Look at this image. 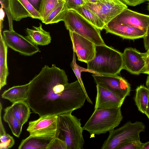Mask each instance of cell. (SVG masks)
<instances>
[{
  "label": "cell",
  "mask_w": 149,
  "mask_h": 149,
  "mask_svg": "<svg viewBox=\"0 0 149 149\" xmlns=\"http://www.w3.org/2000/svg\"><path fill=\"white\" fill-rule=\"evenodd\" d=\"M29 83L26 102L40 117L72 112L87 99L79 81L69 83L65 71L55 64L45 65Z\"/></svg>",
  "instance_id": "1"
},
{
  "label": "cell",
  "mask_w": 149,
  "mask_h": 149,
  "mask_svg": "<svg viewBox=\"0 0 149 149\" xmlns=\"http://www.w3.org/2000/svg\"><path fill=\"white\" fill-rule=\"evenodd\" d=\"M87 63V69L102 75H116L123 69V53L106 45H96L94 58Z\"/></svg>",
  "instance_id": "2"
},
{
  "label": "cell",
  "mask_w": 149,
  "mask_h": 149,
  "mask_svg": "<svg viewBox=\"0 0 149 149\" xmlns=\"http://www.w3.org/2000/svg\"><path fill=\"white\" fill-rule=\"evenodd\" d=\"M121 107L100 109L94 111L83 127L91 137L95 135L110 132L119 125L122 120Z\"/></svg>",
  "instance_id": "3"
},
{
  "label": "cell",
  "mask_w": 149,
  "mask_h": 149,
  "mask_svg": "<svg viewBox=\"0 0 149 149\" xmlns=\"http://www.w3.org/2000/svg\"><path fill=\"white\" fill-rule=\"evenodd\" d=\"M72 112L58 115V127L56 138L64 141L67 149H80L84 141L83 130L80 120L71 114Z\"/></svg>",
  "instance_id": "4"
},
{
  "label": "cell",
  "mask_w": 149,
  "mask_h": 149,
  "mask_svg": "<svg viewBox=\"0 0 149 149\" xmlns=\"http://www.w3.org/2000/svg\"><path fill=\"white\" fill-rule=\"evenodd\" d=\"M63 21L69 31L74 32L92 42L96 45H105L96 27L75 10L67 11Z\"/></svg>",
  "instance_id": "5"
},
{
  "label": "cell",
  "mask_w": 149,
  "mask_h": 149,
  "mask_svg": "<svg viewBox=\"0 0 149 149\" xmlns=\"http://www.w3.org/2000/svg\"><path fill=\"white\" fill-rule=\"evenodd\" d=\"M146 127L141 122H126L121 127L109 132L101 149H117L122 144L127 141L140 139V134L144 132Z\"/></svg>",
  "instance_id": "6"
},
{
  "label": "cell",
  "mask_w": 149,
  "mask_h": 149,
  "mask_svg": "<svg viewBox=\"0 0 149 149\" xmlns=\"http://www.w3.org/2000/svg\"><path fill=\"white\" fill-rule=\"evenodd\" d=\"M85 4L105 25L127 8V5L120 0H104L98 3H88Z\"/></svg>",
  "instance_id": "7"
},
{
  "label": "cell",
  "mask_w": 149,
  "mask_h": 149,
  "mask_svg": "<svg viewBox=\"0 0 149 149\" xmlns=\"http://www.w3.org/2000/svg\"><path fill=\"white\" fill-rule=\"evenodd\" d=\"M96 85L113 93L125 100L130 95V85L124 78L116 75H97L93 74Z\"/></svg>",
  "instance_id": "8"
},
{
  "label": "cell",
  "mask_w": 149,
  "mask_h": 149,
  "mask_svg": "<svg viewBox=\"0 0 149 149\" xmlns=\"http://www.w3.org/2000/svg\"><path fill=\"white\" fill-rule=\"evenodd\" d=\"M57 115L40 116L37 120L29 123L27 131L30 136L55 138L58 127Z\"/></svg>",
  "instance_id": "9"
},
{
  "label": "cell",
  "mask_w": 149,
  "mask_h": 149,
  "mask_svg": "<svg viewBox=\"0 0 149 149\" xmlns=\"http://www.w3.org/2000/svg\"><path fill=\"white\" fill-rule=\"evenodd\" d=\"M3 36L7 46L23 55L31 56L39 51L37 45L14 30L3 31Z\"/></svg>",
  "instance_id": "10"
},
{
  "label": "cell",
  "mask_w": 149,
  "mask_h": 149,
  "mask_svg": "<svg viewBox=\"0 0 149 149\" xmlns=\"http://www.w3.org/2000/svg\"><path fill=\"white\" fill-rule=\"evenodd\" d=\"M73 51L79 61L87 63L93 59L95 53L96 45L78 34L69 31Z\"/></svg>",
  "instance_id": "11"
},
{
  "label": "cell",
  "mask_w": 149,
  "mask_h": 149,
  "mask_svg": "<svg viewBox=\"0 0 149 149\" xmlns=\"http://www.w3.org/2000/svg\"><path fill=\"white\" fill-rule=\"evenodd\" d=\"M123 68L132 74L139 75L145 65L144 53H142L135 48H125L123 53Z\"/></svg>",
  "instance_id": "12"
},
{
  "label": "cell",
  "mask_w": 149,
  "mask_h": 149,
  "mask_svg": "<svg viewBox=\"0 0 149 149\" xmlns=\"http://www.w3.org/2000/svg\"><path fill=\"white\" fill-rule=\"evenodd\" d=\"M112 20L139 29L146 32L149 24V15L139 13L127 8Z\"/></svg>",
  "instance_id": "13"
},
{
  "label": "cell",
  "mask_w": 149,
  "mask_h": 149,
  "mask_svg": "<svg viewBox=\"0 0 149 149\" xmlns=\"http://www.w3.org/2000/svg\"><path fill=\"white\" fill-rule=\"evenodd\" d=\"M106 33H110L123 38L135 40L144 37L146 32L139 29L112 20L104 27Z\"/></svg>",
  "instance_id": "14"
},
{
  "label": "cell",
  "mask_w": 149,
  "mask_h": 149,
  "mask_svg": "<svg viewBox=\"0 0 149 149\" xmlns=\"http://www.w3.org/2000/svg\"><path fill=\"white\" fill-rule=\"evenodd\" d=\"M94 109L121 107L124 100L109 90L97 85Z\"/></svg>",
  "instance_id": "15"
},
{
  "label": "cell",
  "mask_w": 149,
  "mask_h": 149,
  "mask_svg": "<svg viewBox=\"0 0 149 149\" xmlns=\"http://www.w3.org/2000/svg\"><path fill=\"white\" fill-rule=\"evenodd\" d=\"M33 29L27 28L26 29L25 37L34 45L40 46L48 45L51 42V37L49 32L44 30L40 23L38 27L33 26Z\"/></svg>",
  "instance_id": "16"
},
{
  "label": "cell",
  "mask_w": 149,
  "mask_h": 149,
  "mask_svg": "<svg viewBox=\"0 0 149 149\" xmlns=\"http://www.w3.org/2000/svg\"><path fill=\"white\" fill-rule=\"evenodd\" d=\"M29 83L14 86L5 90L1 95L2 98L13 103L19 101L26 102L28 97Z\"/></svg>",
  "instance_id": "17"
},
{
  "label": "cell",
  "mask_w": 149,
  "mask_h": 149,
  "mask_svg": "<svg viewBox=\"0 0 149 149\" xmlns=\"http://www.w3.org/2000/svg\"><path fill=\"white\" fill-rule=\"evenodd\" d=\"M54 138L29 136L22 140L18 149H47Z\"/></svg>",
  "instance_id": "18"
},
{
  "label": "cell",
  "mask_w": 149,
  "mask_h": 149,
  "mask_svg": "<svg viewBox=\"0 0 149 149\" xmlns=\"http://www.w3.org/2000/svg\"><path fill=\"white\" fill-rule=\"evenodd\" d=\"M1 31L0 37V90L7 84L9 74L7 63V46Z\"/></svg>",
  "instance_id": "19"
},
{
  "label": "cell",
  "mask_w": 149,
  "mask_h": 149,
  "mask_svg": "<svg viewBox=\"0 0 149 149\" xmlns=\"http://www.w3.org/2000/svg\"><path fill=\"white\" fill-rule=\"evenodd\" d=\"M6 108L12 113L23 126L28 121L31 113L30 108L25 101L13 103L11 105Z\"/></svg>",
  "instance_id": "20"
},
{
  "label": "cell",
  "mask_w": 149,
  "mask_h": 149,
  "mask_svg": "<svg viewBox=\"0 0 149 149\" xmlns=\"http://www.w3.org/2000/svg\"><path fill=\"white\" fill-rule=\"evenodd\" d=\"M68 10L64 0L60 1L56 6L42 22L46 24L63 21Z\"/></svg>",
  "instance_id": "21"
},
{
  "label": "cell",
  "mask_w": 149,
  "mask_h": 149,
  "mask_svg": "<svg viewBox=\"0 0 149 149\" xmlns=\"http://www.w3.org/2000/svg\"><path fill=\"white\" fill-rule=\"evenodd\" d=\"M149 98V89L147 87L141 85L136 90L134 100L139 111L145 114Z\"/></svg>",
  "instance_id": "22"
},
{
  "label": "cell",
  "mask_w": 149,
  "mask_h": 149,
  "mask_svg": "<svg viewBox=\"0 0 149 149\" xmlns=\"http://www.w3.org/2000/svg\"><path fill=\"white\" fill-rule=\"evenodd\" d=\"M87 20L101 30L104 29L105 25L98 16L85 4L80 6L76 10Z\"/></svg>",
  "instance_id": "23"
},
{
  "label": "cell",
  "mask_w": 149,
  "mask_h": 149,
  "mask_svg": "<svg viewBox=\"0 0 149 149\" xmlns=\"http://www.w3.org/2000/svg\"><path fill=\"white\" fill-rule=\"evenodd\" d=\"M3 111L4 113L3 119L4 121L8 123L13 134L19 138L23 125L10 111L6 108Z\"/></svg>",
  "instance_id": "24"
},
{
  "label": "cell",
  "mask_w": 149,
  "mask_h": 149,
  "mask_svg": "<svg viewBox=\"0 0 149 149\" xmlns=\"http://www.w3.org/2000/svg\"><path fill=\"white\" fill-rule=\"evenodd\" d=\"M70 66L85 93L87 101L90 103L92 104L93 102L88 96L83 83L81 77V73L82 72H87L91 73L95 75H102L92 70L81 67L78 65L76 62L75 53L74 52L73 53V60L71 63Z\"/></svg>",
  "instance_id": "25"
},
{
  "label": "cell",
  "mask_w": 149,
  "mask_h": 149,
  "mask_svg": "<svg viewBox=\"0 0 149 149\" xmlns=\"http://www.w3.org/2000/svg\"><path fill=\"white\" fill-rule=\"evenodd\" d=\"M58 0H41L38 12L43 21L56 6Z\"/></svg>",
  "instance_id": "26"
},
{
  "label": "cell",
  "mask_w": 149,
  "mask_h": 149,
  "mask_svg": "<svg viewBox=\"0 0 149 149\" xmlns=\"http://www.w3.org/2000/svg\"><path fill=\"white\" fill-rule=\"evenodd\" d=\"M0 148L1 149H8L15 144L13 137L8 134L6 133L0 136Z\"/></svg>",
  "instance_id": "27"
},
{
  "label": "cell",
  "mask_w": 149,
  "mask_h": 149,
  "mask_svg": "<svg viewBox=\"0 0 149 149\" xmlns=\"http://www.w3.org/2000/svg\"><path fill=\"white\" fill-rule=\"evenodd\" d=\"M143 144L139 139L125 142L120 145L117 149H142Z\"/></svg>",
  "instance_id": "28"
},
{
  "label": "cell",
  "mask_w": 149,
  "mask_h": 149,
  "mask_svg": "<svg viewBox=\"0 0 149 149\" xmlns=\"http://www.w3.org/2000/svg\"><path fill=\"white\" fill-rule=\"evenodd\" d=\"M18 0L24 5L26 9L32 16V18L41 20L40 16L38 11L34 8L28 0Z\"/></svg>",
  "instance_id": "29"
},
{
  "label": "cell",
  "mask_w": 149,
  "mask_h": 149,
  "mask_svg": "<svg viewBox=\"0 0 149 149\" xmlns=\"http://www.w3.org/2000/svg\"><path fill=\"white\" fill-rule=\"evenodd\" d=\"M68 10H76L81 6L86 4L85 0H64Z\"/></svg>",
  "instance_id": "30"
},
{
  "label": "cell",
  "mask_w": 149,
  "mask_h": 149,
  "mask_svg": "<svg viewBox=\"0 0 149 149\" xmlns=\"http://www.w3.org/2000/svg\"><path fill=\"white\" fill-rule=\"evenodd\" d=\"M47 149H67V147L66 144L64 141L55 137Z\"/></svg>",
  "instance_id": "31"
},
{
  "label": "cell",
  "mask_w": 149,
  "mask_h": 149,
  "mask_svg": "<svg viewBox=\"0 0 149 149\" xmlns=\"http://www.w3.org/2000/svg\"><path fill=\"white\" fill-rule=\"evenodd\" d=\"M126 5L135 6L141 4L148 0H120Z\"/></svg>",
  "instance_id": "32"
},
{
  "label": "cell",
  "mask_w": 149,
  "mask_h": 149,
  "mask_svg": "<svg viewBox=\"0 0 149 149\" xmlns=\"http://www.w3.org/2000/svg\"><path fill=\"white\" fill-rule=\"evenodd\" d=\"M144 58L145 61V65L141 72V73L149 74V55L144 53Z\"/></svg>",
  "instance_id": "33"
},
{
  "label": "cell",
  "mask_w": 149,
  "mask_h": 149,
  "mask_svg": "<svg viewBox=\"0 0 149 149\" xmlns=\"http://www.w3.org/2000/svg\"><path fill=\"white\" fill-rule=\"evenodd\" d=\"M143 38V42L145 48L146 50L149 49V24L148 27L146 34Z\"/></svg>",
  "instance_id": "34"
},
{
  "label": "cell",
  "mask_w": 149,
  "mask_h": 149,
  "mask_svg": "<svg viewBox=\"0 0 149 149\" xmlns=\"http://www.w3.org/2000/svg\"><path fill=\"white\" fill-rule=\"evenodd\" d=\"M32 5L37 10H38L41 0H28Z\"/></svg>",
  "instance_id": "35"
},
{
  "label": "cell",
  "mask_w": 149,
  "mask_h": 149,
  "mask_svg": "<svg viewBox=\"0 0 149 149\" xmlns=\"http://www.w3.org/2000/svg\"><path fill=\"white\" fill-rule=\"evenodd\" d=\"M1 121H0V136L2 135L6 134L4 128L2 123L1 120Z\"/></svg>",
  "instance_id": "36"
},
{
  "label": "cell",
  "mask_w": 149,
  "mask_h": 149,
  "mask_svg": "<svg viewBox=\"0 0 149 149\" xmlns=\"http://www.w3.org/2000/svg\"><path fill=\"white\" fill-rule=\"evenodd\" d=\"M104 0H85L86 3H96L102 1Z\"/></svg>",
  "instance_id": "37"
},
{
  "label": "cell",
  "mask_w": 149,
  "mask_h": 149,
  "mask_svg": "<svg viewBox=\"0 0 149 149\" xmlns=\"http://www.w3.org/2000/svg\"><path fill=\"white\" fill-rule=\"evenodd\" d=\"M142 149H149V141L143 143Z\"/></svg>",
  "instance_id": "38"
},
{
  "label": "cell",
  "mask_w": 149,
  "mask_h": 149,
  "mask_svg": "<svg viewBox=\"0 0 149 149\" xmlns=\"http://www.w3.org/2000/svg\"><path fill=\"white\" fill-rule=\"evenodd\" d=\"M145 114L146 115L149 119V98L147 105V107Z\"/></svg>",
  "instance_id": "39"
},
{
  "label": "cell",
  "mask_w": 149,
  "mask_h": 149,
  "mask_svg": "<svg viewBox=\"0 0 149 149\" xmlns=\"http://www.w3.org/2000/svg\"><path fill=\"white\" fill-rule=\"evenodd\" d=\"M146 87L149 89V74L148 76L146 81Z\"/></svg>",
  "instance_id": "40"
},
{
  "label": "cell",
  "mask_w": 149,
  "mask_h": 149,
  "mask_svg": "<svg viewBox=\"0 0 149 149\" xmlns=\"http://www.w3.org/2000/svg\"><path fill=\"white\" fill-rule=\"evenodd\" d=\"M147 1H148V5L147 6V9L149 11V0H148Z\"/></svg>",
  "instance_id": "41"
},
{
  "label": "cell",
  "mask_w": 149,
  "mask_h": 149,
  "mask_svg": "<svg viewBox=\"0 0 149 149\" xmlns=\"http://www.w3.org/2000/svg\"><path fill=\"white\" fill-rule=\"evenodd\" d=\"M146 54H149V49L147 51V52L146 53Z\"/></svg>",
  "instance_id": "42"
},
{
  "label": "cell",
  "mask_w": 149,
  "mask_h": 149,
  "mask_svg": "<svg viewBox=\"0 0 149 149\" xmlns=\"http://www.w3.org/2000/svg\"><path fill=\"white\" fill-rule=\"evenodd\" d=\"M58 0L61 1V0Z\"/></svg>",
  "instance_id": "43"
},
{
  "label": "cell",
  "mask_w": 149,
  "mask_h": 149,
  "mask_svg": "<svg viewBox=\"0 0 149 149\" xmlns=\"http://www.w3.org/2000/svg\"><path fill=\"white\" fill-rule=\"evenodd\" d=\"M148 55H149V54H148Z\"/></svg>",
  "instance_id": "44"
}]
</instances>
